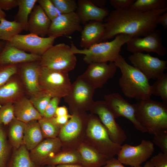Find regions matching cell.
Listing matches in <instances>:
<instances>
[{
    "label": "cell",
    "instance_id": "6da1fadb",
    "mask_svg": "<svg viewBox=\"0 0 167 167\" xmlns=\"http://www.w3.org/2000/svg\"><path fill=\"white\" fill-rule=\"evenodd\" d=\"M167 8L147 12L127 10H114L105 19V31L101 42L120 34L132 37H143L155 30L159 17Z\"/></svg>",
    "mask_w": 167,
    "mask_h": 167
},
{
    "label": "cell",
    "instance_id": "7a4b0ae2",
    "mask_svg": "<svg viewBox=\"0 0 167 167\" xmlns=\"http://www.w3.org/2000/svg\"><path fill=\"white\" fill-rule=\"evenodd\" d=\"M114 62L122 73L119 84L124 95L139 101L150 98L152 87L146 76L137 68L129 64L120 54Z\"/></svg>",
    "mask_w": 167,
    "mask_h": 167
},
{
    "label": "cell",
    "instance_id": "3957f363",
    "mask_svg": "<svg viewBox=\"0 0 167 167\" xmlns=\"http://www.w3.org/2000/svg\"><path fill=\"white\" fill-rule=\"evenodd\" d=\"M137 120L149 134L153 135L167 130V105L151 98L135 104Z\"/></svg>",
    "mask_w": 167,
    "mask_h": 167
},
{
    "label": "cell",
    "instance_id": "277c9868",
    "mask_svg": "<svg viewBox=\"0 0 167 167\" xmlns=\"http://www.w3.org/2000/svg\"><path fill=\"white\" fill-rule=\"evenodd\" d=\"M132 37L125 34L116 36L111 41H105L95 44L88 49H78L73 42L71 50L74 54L84 55V61L90 64L93 63L114 62L120 54L122 46Z\"/></svg>",
    "mask_w": 167,
    "mask_h": 167
},
{
    "label": "cell",
    "instance_id": "5b68a950",
    "mask_svg": "<svg viewBox=\"0 0 167 167\" xmlns=\"http://www.w3.org/2000/svg\"><path fill=\"white\" fill-rule=\"evenodd\" d=\"M84 142L95 149L107 160L117 155L121 146L111 140L98 117L91 113L88 114Z\"/></svg>",
    "mask_w": 167,
    "mask_h": 167
},
{
    "label": "cell",
    "instance_id": "8992f818",
    "mask_svg": "<svg viewBox=\"0 0 167 167\" xmlns=\"http://www.w3.org/2000/svg\"><path fill=\"white\" fill-rule=\"evenodd\" d=\"M77 61L71 46L61 43L53 45L42 55L40 64L42 67L68 73L75 68Z\"/></svg>",
    "mask_w": 167,
    "mask_h": 167
},
{
    "label": "cell",
    "instance_id": "52a82bcc",
    "mask_svg": "<svg viewBox=\"0 0 167 167\" xmlns=\"http://www.w3.org/2000/svg\"><path fill=\"white\" fill-rule=\"evenodd\" d=\"M61 128L58 138L62 148L76 149L84 142L88 114L86 112L74 113Z\"/></svg>",
    "mask_w": 167,
    "mask_h": 167
},
{
    "label": "cell",
    "instance_id": "ba28073f",
    "mask_svg": "<svg viewBox=\"0 0 167 167\" xmlns=\"http://www.w3.org/2000/svg\"><path fill=\"white\" fill-rule=\"evenodd\" d=\"M95 90L80 75L71 84L68 94L63 98L71 114L89 111L94 101L93 97Z\"/></svg>",
    "mask_w": 167,
    "mask_h": 167
},
{
    "label": "cell",
    "instance_id": "9c48e42d",
    "mask_svg": "<svg viewBox=\"0 0 167 167\" xmlns=\"http://www.w3.org/2000/svg\"><path fill=\"white\" fill-rule=\"evenodd\" d=\"M39 83L42 91L60 99L68 94L71 84L68 73L41 66Z\"/></svg>",
    "mask_w": 167,
    "mask_h": 167
},
{
    "label": "cell",
    "instance_id": "30bf717a",
    "mask_svg": "<svg viewBox=\"0 0 167 167\" xmlns=\"http://www.w3.org/2000/svg\"><path fill=\"white\" fill-rule=\"evenodd\" d=\"M89 111L97 115L107 130L111 140L121 145L127 139L126 133L115 120V118L104 101H94Z\"/></svg>",
    "mask_w": 167,
    "mask_h": 167
},
{
    "label": "cell",
    "instance_id": "8fae6325",
    "mask_svg": "<svg viewBox=\"0 0 167 167\" xmlns=\"http://www.w3.org/2000/svg\"><path fill=\"white\" fill-rule=\"evenodd\" d=\"M154 151L153 143L150 140H143L136 146L126 143L121 145L117 159L123 164L137 167L148 159Z\"/></svg>",
    "mask_w": 167,
    "mask_h": 167
},
{
    "label": "cell",
    "instance_id": "7c38bea8",
    "mask_svg": "<svg viewBox=\"0 0 167 167\" xmlns=\"http://www.w3.org/2000/svg\"><path fill=\"white\" fill-rule=\"evenodd\" d=\"M161 32L155 29L143 37H132L126 43V49L133 54L146 52H154L160 56L167 53L162 43Z\"/></svg>",
    "mask_w": 167,
    "mask_h": 167
},
{
    "label": "cell",
    "instance_id": "4fadbf2b",
    "mask_svg": "<svg viewBox=\"0 0 167 167\" xmlns=\"http://www.w3.org/2000/svg\"><path fill=\"white\" fill-rule=\"evenodd\" d=\"M128 59L133 66L141 72L149 79H156L167 68V61L153 57L149 54H133Z\"/></svg>",
    "mask_w": 167,
    "mask_h": 167
},
{
    "label": "cell",
    "instance_id": "5bb4252c",
    "mask_svg": "<svg viewBox=\"0 0 167 167\" xmlns=\"http://www.w3.org/2000/svg\"><path fill=\"white\" fill-rule=\"evenodd\" d=\"M104 98L115 118L124 117L131 122L138 131L142 132H147L136 119L135 104H131L118 93L105 95Z\"/></svg>",
    "mask_w": 167,
    "mask_h": 167
},
{
    "label": "cell",
    "instance_id": "9a60e30c",
    "mask_svg": "<svg viewBox=\"0 0 167 167\" xmlns=\"http://www.w3.org/2000/svg\"><path fill=\"white\" fill-rule=\"evenodd\" d=\"M56 38L51 36L42 37L30 33L26 35L18 34L9 41L25 52L41 56L53 45Z\"/></svg>",
    "mask_w": 167,
    "mask_h": 167
},
{
    "label": "cell",
    "instance_id": "2e32d148",
    "mask_svg": "<svg viewBox=\"0 0 167 167\" xmlns=\"http://www.w3.org/2000/svg\"><path fill=\"white\" fill-rule=\"evenodd\" d=\"M117 67L114 62L89 64L81 76L95 89L101 88L115 75Z\"/></svg>",
    "mask_w": 167,
    "mask_h": 167
},
{
    "label": "cell",
    "instance_id": "e0dca14e",
    "mask_svg": "<svg viewBox=\"0 0 167 167\" xmlns=\"http://www.w3.org/2000/svg\"><path fill=\"white\" fill-rule=\"evenodd\" d=\"M80 19L76 12L61 14L51 21L47 35L58 37L70 35L83 29Z\"/></svg>",
    "mask_w": 167,
    "mask_h": 167
},
{
    "label": "cell",
    "instance_id": "ac0fdd59",
    "mask_svg": "<svg viewBox=\"0 0 167 167\" xmlns=\"http://www.w3.org/2000/svg\"><path fill=\"white\" fill-rule=\"evenodd\" d=\"M62 148L61 143L58 137L44 139L29 151L30 158L37 165L44 166L48 158L59 152Z\"/></svg>",
    "mask_w": 167,
    "mask_h": 167
},
{
    "label": "cell",
    "instance_id": "d6986e66",
    "mask_svg": "<svg viewBox=\"0 0 167 167\" xmlns=\"http://www.w3.org/2000/svg\"><path fill=\"white\" fill-rule=\"evenodd\" d=\"M41 58V56L27 53L15 46L9 41H6L0 53V65L39 61Z\"/></svg>",
    "mask_w": 167,
    "mask_h": 167
},
{
    "label": "cell",
    "instance_id": "ffe728a7",
    "mask_svg": "<svg viewBox=\"0 0 167 167\" xmlns=\"http://www.w3.org/2000/svg\"><path fill=\"white\" fill-rule=\"evenodd\" d=\"M77 2L76 12L82 24L92 21L103 22L109 13L107 9L96 6L91 0H79Z\"/></svg>",
    "mask_w": 167,
    "mask_h": 167
},
{
    "label": "cell",
    "instance_id": "44dd1931",
    "mask_svg": "<svg viewBox=\"0 0 167 167\" xmlns=\"http://www.w3.org/2000/svg\"><path fill=\"white\" fill-rule=\"evenodd\" d=\"M41 68L40 61L21 63L20 70L24 84L32 95L42 91L39 83Z\"/></svg>",
    "mask_w": 167,
    "mask_h": 167
},
{
    "label": "cell",
    "instance_id": "7402d4cb",
    "mask_svg": "<svg viewBox=\"0 0 167 167\" xmlns=\"http://www.w3.org/2000/svg\"><path fill=\"white\" fill-rule=\"evenodd\" d=\"M51 21L39 5H35L29 15L28 31L40 36L47 35Z\"/></svg>",
    "mask_w": 167,
    "mask_h": 167
},
{
    "label": "cell",
    "instance_id": "603a6c76",
    "mask_svg": "<svg viewBox=\"0 0 167 167\" xmlns=\"http://www.w3.org/2000/svg\"><path fill=\"white\" fill-rule=\"evenodd\" d=\"M105 31L104 23L96 21L85 24L81 32L80 46L88 49L93 45L100 42Z\"/></svg>",
    "mask_w": 167,
    "mask_h": 167
},
{
    "label": "cell",
    "instance_id": "cb8c5ba5",
    "mask_svg": "<svg viewBox=\"0 0 167 167\" xmlns=\"http://www.w3.org/2000/svg\"><path fill=\"white\" fill-rule=\"evenodd\" d=\"M76 150L82 160L84 167H102L105 165L107 159L95 149L87 143L83 142Z\"/></svg>",
    "mask_w": 167,
    "mask_h": 167
},
{
    "label": "cell",
    "instance_id": "d4e9b609",
    "mask_svg": "<svg viewBox=\"0 0 167 167\" xmlns=\"http://www.w3.org/2000/svg\"><path fill=\"white\" fill-rule=\"evenodd\" d=\"M14 107L15 118L25 123L33 120L38 121L42 117L30 100L26 97L21 98L16 101Z\"/></svg>",
    "mask_w": 167,
    "mask_h": 167
},
{
    "label": "cell",
    "instance_id": "484cf974",
    "mask_svg": "<svg viewBox=\"0 0 167 167\" xmlns=\"http://www.w3.org/2000/svg\"><path fill=\"white\" fill-rule=\"evenodd\" d=\"M44 139L37 120L25 123L23 144L29 151L32 150Z\"/></svg>",
    "mask_w": 167,
    "mask_h": 167
},
{
    "label": "cell",
    "instance_id": "4316f807",
    "mask_svg": "<svg viewBox=\"0 0 167 167\" xmlns=\"http://www.w3.org/2000/svg\"><path fill=\"white\" fill-rule=\"evenodd\" d=\"M63 164L81 165V157L76 149L62 148L58 153L48 158L44 166Z\"/></svg>",
    "mask_w": 167,
    "mask_h": 167
},
{
    "label": "cell",
    "instance_id": "83f0119b",
    "mask_svg": "<svg viewBox=\"0 0 167 167\" xmlns=\"http://www.w3.org/2000/svg\"><path fill=\"white\" fill-rule=\"evenodd\" d=\"M25 125V123L15 118L8 124L7 136L13 149H17L23 144Z\"/></svg>",
    "mask_w": 167,
    "mask_h": 167
},
{
    "label": "cell",
    "instance_id": "f1b7e54d",
    "mask_svg": "<svg viewBox=\"0 0 167 167\" xmlns=\"http://www.w3.org/2000/svg\"><path fill=\"white\" fill-rule=\"evenodd\" d=\"M7 167H41L31 160L29 151L24 145L13 149Z\"/></svg>",
    "mask_w": 167,
    "mask_h": 167
},
{
    "label": "cell",
    "instance_id": "f546056e",
    "mask_svg": "<svg viewBox=\"0 0 167 167\" xmlns=\"http://www.w3.org/2000/svg\"><path fill=\"white\" fill-rule=\"evenodd\" d=\"M23 30L22 25L16 21H10L3 18L0 22V40L10 41Z\"/></svg>",
    "mask_w": 167,
    "mask_h": 167
},
{
    "label": "cell",
    "instance_id": "4dcf8cb0",
    "mask_svg": "<svg viewBox=\"0 0 167 167\" xmlns=\"http://www.w3.org/2000/svg\"><path fill=\"white\" fill-rule=\"evenodd\" d=\"M37 0H18V11L15 20L21 24L24 30L28 31V17L37 2Z\"/></svg>",
    "mask_w": 167,
    "mask_h": 167
},
{
    "label": "cell",
    "instance_id": "1f68e13d",
    "mask_svg": "<svg viewBox=\"0 0 167 167\" xmlns=\"http://www.w3.org/2000/svg\"><path fill=\"white\" fill-rule=\"evenodd\" d=\"M20 91V86L16 81L10 79L0 87V105L12 103Z\"/></svg>",
    "mask_w": 167,
    "mask_h": 167
},
{
    "label": "cell",
    "instance_id": "d6a6232c",
    "mask_svg": "<svg viewBox=\"0 0 167 167\" xmlns=\"http://www.w3.org/2000/svg\"><path fill=\"white\" fill-rule=\"evenodd\" d=\"M165 8H167V0H136L129 10L144 12Z\"/></svg>",
    "mask_w": 167,
    "mask_h": 167
},
{
    "label": "cell",
    "instance_id": "836d02e7",
    "mask_svg": "<svg viewBox=\"0 0 167 167\" xmlns=\"http://www.w3.org/2000/svg\"><path fill=\"white\" fill-rule=\"evenodd\" d=\"M13 149L7 139L4 126L0 125V167H7Z\"/></svg>",
    "mask_w": 167,
    "mask_h": 167
},
{
    "label": "cell",
    "instance_id": "e575fe53",
    "mask_svg": "<svg viewBox=\"0 0 167 167\" xmlns=\"http://www.w3.org/2000/svg\"><path fill=\"white\" fill-rule=\"evenodd\" d=\"M44 139L58 137L61 126L56 122L54 117H42L38 121Z\"/></svg>",
    "mask_w": 167,
    "mask_h": 167
},
{
    "label": "cell",
    "instance_id": "d590c367",
    "mask_svg": "<svg viewBox=\"0 0 167 167\" xmlns=\"http://www.w3.org/2000/svg\"><path fill=\"white\" fill-rule=\"evenodd\" d=\"M52 97L50 94L42 91L32 95L29 100L34 107L43 117L45 109Z\"/></svg>",
    "mask_w": 167,
    "mask_h": 167
},
{
    "label": "cell",
    "instance_id": "8d00e7d4",
    "mask_svg": "<svg viewBox=\"0 0 167 167\" xmlns=\"http://www.w3.org/2000/svg\"><path fill=\"white\" fill-rule=\"evenodd\" d=\"M152 87V95L160 97L167 105V74L164 73L159 76Z\"/></svg>",
    "mask_w": 167,
    "mask_h": 167
},
{
    "label": "cell",
    "instance_id": "74e56055",
    "mask_svg": "<svg viewBox=\"0 0 167 167\" xmlns=\"http://www.w3.org/2000/svg\"><path fill=\"white\" fill-rule=\"evenodd\" d=\"M15 118L12 103L5 104L0 108V125H8Z\"/></svg>",
    "mask_w": 167,
    "mask_h": 167
},
{
    "label": "cell",
    "instance_id": "f35d334b",
    "mask_svg": "<svg viewBox=\"0 0 167 167\" xmlns=\"http://www.w3.org/2000/svg\"><path fill=\"white\" fill-rule=\"evenodd\" d=\"M61 14L75 12L77 8V2L75 0H51Z\"/></svg>",
    "mask_w": 167,
    "mask_h": 167
},
{
    "label": "cell",
    "instance_id": "ab89813d",
    "mask_svg": "<svg viewBox=\"0 0 167 167\" xmlns=\"http://www.w3.org/2000/svg\"><path fill=\"white\" fill-rule=\"evenodd\" d=\"M17 65H0V87L7 82L17 72Z\"/></svg>",
    "mask_w": 167,
    "mask_h": 167
},
{
    "label": "cell",
    "instance_id": "60d3db41",
    "mask_svg": "<svg viewBox=\"0 0 167 167\" xmlns=\"http://www.w3.org/2000/svg\"><path fill=\"white\" fill-rule=\"evenodd\" d=\"M37 2L51 21L61 14L51 0H37Z\"/></svg>",
    "mask_w": 167,
    "mask_h": 167
},
{
    "label": "cell",
    "instance_id": "b9f144b4",
    "mask_svg": "<svg viewBox=\"0 0 167 167\" xmlns=\"http://www.w3.org/2000/svg\"><path fill=\"white\" fill-rule=\"evenodd\" d=\"M153 143L159 147L162 152L167 153V130L161 131L154 135Z\"/></svg>",
    "mask_w": 167,
    "mask_h": 167
},
{
    "label": "cell",
    "instance_id": "7bdbcfd3",
    "mask_svg": "<svg viewBox=\"0 0 167 167\" xmlns=\"http://www.w3.org/2000/svg\"><path fill=\"white\" fill-rule=\"evenodd\" d=\"M60 99L56 97L52 98L45 109L43 117L49 118L55 116Z\"/></svg>",
    "mask_w": 167,
    "mask_h": 167
},
{
    "label": "cell",
    "instance_id": "ee69618b",
    "mask_svg": "<svg viewBox=\"0 0 167 167\" xmlns=\"http://www.w3.org/2000/svg\"><path fill=\"white\" fill-rule=\"evenodd\" d=\"M150 161L154 167H167V153L160 152L152 157Z\"/></svg>",
    "mask_w": 167,
    "mask_h": 167
},
{
    "label": "cell",
    "instance_id": "f6af8a7d",
    "mask_svg": "<svg viewBox=\"0 0 167 167\" xmlns=\"http://www.w3.org/2000/svg\"><path fill=\"white\" fill-rule=\"evenodd\" d=\"M135 0H110L109 3L115 10H129Z\"/></svg>",
    "mask_w": 167,
    "mask_h": 167
},
{
    "label": "cell",
    "instance_id": "bcb514c9",
    "mask_svg": "<svg viewBox=\"0 0 167 167\" xmlns=\"http://www.w3.org/2000/svg\"><path fill=\"white\" fill-rule=\"evenodd\" d=\"M18 0H0V8L9 10L18 6Z\"/></svg>",
    "mask_w": 167,
    "mask_h": 167
},
{
    "label": "cell",
    "instance_id": "7dc6e473",
    "mask_svg": "<svg viewBox=\"0 0 167 167\" xmlns=\"http://www.w3.org/2000/svg\"><path fill=\"white\" fill-rule=\"evenodd\" d=\"M102 167H125L118 159L113 157L107 160L106 164ZM135 167H143L141 165Z\"/></svg>",
    "mask_w": 167,
    "mask_h": 167
},
{
    "label": "cell",
    "instance_id": "c3c4849f",
    "mask_svg": "<svg viewBox=\"0 0 167 167\" xmlns=\"http://www.w3.org/2000/svg\"><path fill=\"white\" fill-rule=\"evenodd\" d=\"M71 115L68 114L66 115L54 117L56 123L62 126L66 124L71 117Z\"/></svg>",
    "mask_w": 167,
    "mask_h": 167
},
{
    "label": "cell",
    "instance_id": "681fc988",
    "mask_svg": "<svg viewBox=\"0 0 167 167\" xmlns=\"http://www.w3.org/2000/svg\"><path fill=\"white\" fill-rule=\"evenodd\" d=\"M158 24L161 25L164 30L167 29V12H165L161 14L157 20Z\"/></svg>",
    "mask_w": 167,
    "mask_h": 167
},
{
    "label": "cell",
    "instance_id": "f907efd6",
    "mask_svg": "<svg viewBox=\"0 0 167 167\" xmlns=\"http://www.w3.org/2000/svg\"><path fill=\"white\" fill-rule=\"evenodd\" d=\"M68 114V110L66 107L64 106H58L56 110L54 117L64 116Z\"/></svg>",
    "mask_w": 167,
    "mask_h": 167
},
{
    "label": "cell",
    "instance_id": "816d5d0a",
    "mask_svg": "<svg viewBox=\"0 0 167 167\" xmlns=\"http://www.w3.org/2000/svg\"><path fill=\"white\" fill-rule=\"evenodd\" d=\"M45 167H84L82 165L77 164H63L57 165H46Z\"/></svg>",
    "mask_w": 167,
    "mask_h": 167
},
{
    "label": "cell",
    "instance_id": "f5cc1de1",
    "mask_svg": "<svg viewBox=\"0 0 167 167\" xmlns=\"http://www.w3.org/2000/svg\"><path fill=\"white\" fill-rule=\"evenodd\" d=\"M92 2L96 6L100 8H104L107 1L105 0H91Z\"/></svg>",
    "mask_w": 167,
    "mask_h": 167
},
{
    "label": "cell",
    "instance_id": "db71d44e",
    "mask_svg": "<svg viewBox=\"0 0 167 167\" xmlns=\"http://www.w3.org/2000/svg\"><path fill=\"white\" fill-rule=\"evenodd\" d=\"M6 14L3 10L0 8V22L1 20L5 18Z\"/></svg>",
    "mask_w": 167,
    "mask_h": 167
},
{
    "label": "cell",
    "instance_id": "11a10c76",
    "mask_svg": "<svg viewBox=\"0 0 167 167\" xmlns=\"http://www.w3.org/2000/svg\"><path fill=\"white\" fill-rule=\"evenodd\" d=\"M6 41L0 40V53L4 48Z\"/></svg>",
    "mask_w": 167,
    "mask_h": 167
},
{
    "label": "cell",
    "instance_id": "9f6ffc18",
    "mask_svg": "<svg viewBox=\"0 0 167 167\" xmlns=\"http://www.w3.org/2000/svg\"><path fill=\"white\" fill-rule=\"evenodd\" d=\"M143 167H154L150 161H148L145 163Z\"/></svg>",
    "mask_w": 167,
    "mask_h": 167
}]
</instances>
